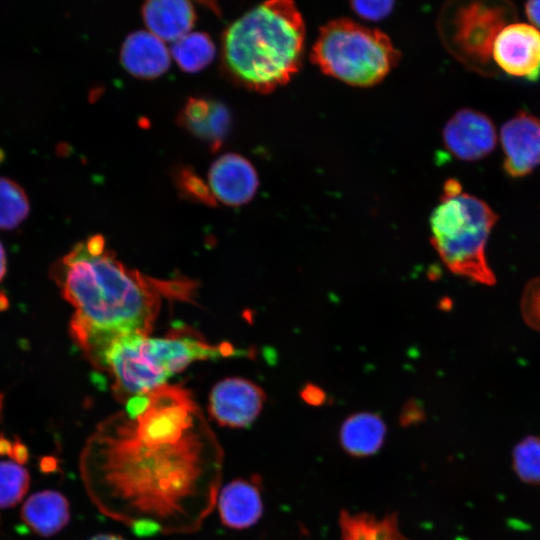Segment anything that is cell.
Returning <instances> with one entry per match:
<instances>
[{"label":"cell","instance_id":"1","mask_svg":"<svg viewBox=\"0 0 540 540\" xmlns=\"http://www.w3.org/2000/svg\"><path fill=\"white\" fill-rule=\"evenodd\" d=\"M222 449L190 393L162 385L144 408L101 423L80 471L88 495L137 536L191 532L217 501Z\"/></svg>","mask_w":540,"mask_h":540},{"label":"cell","instance_id":"2","mask_svg":"<svg viewBox=\"0 0 540 540\" xmlns=\"http://www.w3.org/2000/svg\"><path fill=\"white\" fill-rule=\"evenodd\" d=\"M52 275L75 309L70 331L88 357L119 336L149 335L164 293L186 296L189 290L188 284L156 281L127 268L101 235L78 243Z\"/></svg>","mask_w":540,"mask_h":540},{"label":"cell","instance_id":"3","mask_svg":"<svg viewBox=\"0 0 540 540\" xmlns=\"http://www.w3.org/2000/svg\"><path fill=\"white\" fill-rule=\"evenodd\" d=\"M305 23L294 2L267 1L236 19L223 37L227 71L242 86L268 93L287 83L302 62Z\"/></svg>","mask_w":540,"mask_h":540},{"label":"cell","instance_id":"4","mask_svg":"<svg viewBox=\"0 0 540 540\" xmlns=\"http://www.w3.org/2000/svg\"><path fill=\"white\" fill-rule=\"evenodd\" d=\"M229 344L212 345L195 332L179 328L164 337L145 334L119 336L89 358L112 379L119 400L147 394L197 360L234 355Z\"/></svg>","mask_w":540,"mask_h":540},{"label":"cell","instance_id":"5","mask_svg":"<svg viewBox=\"0 0 540 540\" xmlns=\"http://www.w3.org/2000/svg\"><path fill=\"white\" fill-rule=\"evenodd\" d=\"M497 219L485 202L462 192L459 182L445 183L430 217L431 243L452 273L484 285L495 283L485 248Z\"/></svg>","mask_w":540,"mask_h":540},{"label":"cell","instance_id":"6","mask_svg":"<svg viewBox=\"0 0 540 540\" xmlns=\"http://www.w3.org/2000/svg\"><path fill=\"white\" fill-rule=\"evenodd\" d=\"M399 57L386 34L347 18L325 24L311 51L312 61L323 73L358 87L379 83Z\"/></svg>","mask_w":540,"mask_h":540},{"label":"cell","instance_id":"7","mask_svg":"<svg viewBox=\"0 0 540 540\" xmlns=\"http://www.w3.org/2000/svg\"><path fill=\"white\" fill-rule=\"evenodd\" d=\"M507 19V7L473 2L459 7L450 18L443 20L442 32L452 52L461 60L486 64Z\"/></svg>","mask_w":540,"mask_h":540},{"label":"cell","instance_id":"8","mask_svg":"<svg viewBox=\"0 0 540 540\" xmlns=\"http://www.w3.org/2000/svg\"><path fill=\"white\" fill-rule=\"evenodd\" d=\"M265 400L261 387L247 379L231 377L213 387L208 410L222 426L246 428L258 417Z\"/></svg>","mask_w":540,"mask_h":540},{"label":"cell","instance_id":"9","mask_svg":"<svg viewBox=\"0 0 540 540\" xmlns=\"http://www.w3.org/2000/svg\"><path fill=\"white\" fill-rule=\"evenodd\" d=\"M492 57L505 72L536 80L540 75V31L525 23L506 25L494 41Z\"/></svg>","mask_w":540,"mask_h":540},{"label":"cell","instance_id":"10","mask_svg":"<svg viewBox=\"0 0 540 540\" xmlns=\"http://www.w3.org/2000/svg\"><path fill=\"white\" fill-rule=\"evenodd\" d=\"M445 147L458 159L479 160L496 146V131L491 120L471 109L457 111L443 129Z\"/></svg>","mask_w":540,"mask_h":540},{"label":"cell","instance_id":"11","mask_svg":"<svg viewBox=\"0 0 540 540\" xmlns=\"http://www.w3.org/2000/svg\"><path fill=\"white\" fill-rule=\"evenodd\" d=\"M504 169L512 177H522L540 164V120L520 112L501 128Z\"/></svg>","mask_w":540,"mask_h":540},{"label":"cell","instance_id":"12","mask_svg":"<svg viewBox=\"0 0 540 540\" xmlns=\"http://www.w3.org/2000/svg\"><path fill=\"white\" fill-rule=\"evenodd\" d=\"M208 181L214 199L229 206L249 202L259 186L253 165L235 153L224 154L212 164Z\"/></svg>","mask_w":540,"mask_h":540},{"label":"cell","instance_id":"13","mask_svg":"<svg viewBox=\"0 0 540 540\" xmlns=\"http://www.w3.org/2000/svg\"><path fill=\"white\" fill-rule=\"evenodd\" d=\"M121 62L132 75L155 78L170 66V53L164 42L150 31H136L125 39Z\"/></svg>","mask_w":540,"mask_h":540},{"label":"cell","instance_id":"14","mask_svg":"<svg viewBox=\"0 0 540 540\" xmlns=\"http://www.w3.org/2000/svg\"><path fill=\"white\" fill-rule=\"evenodd\" d=\"M218 510L222 523L229 528L244 529L254 525L263 511L259 489L242 479L228 483L219 494Z\"/></svg>","mask_w":540,"mask_h":540},{"label":"cell","instance_id":"15","mask_svg":"<svg viewBox=\"0 0 540 540\" xmlns=\"http://www.w3.org/2000/svg\"><path fill=\"white\" fill-rule=\"evenodd\" d=\"M149 31L162 41H177L195 22L194 8L184 0H151L142 8Z\"/></svg>","mask_w":540,"mask_h":540},{"label":"cell","instance_id":"16","mask_svg":"<svg viewBox=\"0 0 540 540\" xmlns=\"http://www.w3.org/2000/svg\"><path fill=\"white\" fill-rule=\"evenodd\" d=\"M21 518L35 533L45 537L52 536L68 523L69 504L57 491H40L25 501Z\"/></svg>","mask_w":540,"mask_h":540},{"label":"cell","instance_id":"17","mask_svg":"<svg viewBox=\"0 0 540 540\" xmlns=\"http://www.w3.org/2000/svg\"><path fill=\"white\" fill-rule=\"evenodd\" d=\"M386 426L381 417L371 412H360L348 417L340 429V441L352 456L375 454L382 446Z\"/></svg>","mask_w":540,"mask_h":540},{"label":"cell","instance_id":"18","mask_svg":"<svg viewBox=\"0 0 540 540\" xmlns=\"http://www.w3.org/2000/svg\"><path fill=\"white\" fill-rule=\"evenodd\" d=\"M341 540H406L400 533L395 514L382 519L368 513L341 512Z\"/></svg>","mask_w":540,"mask_h":540},{"label":"cell","instance_id":"19","mask_svg":"<svg viewBox=\"0 0 540 540\" xmlns=\"http://www.w3.org/2000/svg\"><path fill=\"white\" fill-rule=\"evenodd\" d=\"M171 54L183 71L198 72L213 60L215 46L207 34L190 32L173 43Z\"/></svg>","mask_w":540,"mask_h":540},{"label":"cell","instance_id":"20","mask_svg":"<svg viewBox=\"0 0 540 540\" xmlns=\"http://www.w3.org/2000/svg\"><path fill=\"white\" fill-rule=\"evenodd\" d=\"M24 190L14 181L0 177V229L16 227L28 214Z\"/></svg>","mask_w":540,"mask_h":540},{"label":"cell","instance_id":"21","mask_svg":"<svg viewBox=\"0 0 540 540\" xmlns=\"http://www.w3.org/2000/svg\"><path fill=\"white\" fill-rule=\"evenodd\" d=\"M28 471L15 462H0V507L18 504L29 488Z\"/></svg>","mask_w":540,"mask_h":540},{"label":"cell","instance_id":"22","mask_svg":"<svg viewBox=\"0 0 540 540\" xmlns=\"http://www.w3.org/2000/svg\"><path fill=\"white\" fill-rule=\"evenodd\" d=\"M513 466L522 481L540 484V437L528 436L515 446Z\"/></svg>","mask_w":540,"mask_h":540},{"label":"cell","instance_id":"23","mask_svg":"<svg viewBox=\"0 0 540 540\" xmlns=\"http://www.w3.org/2000/svg\"><path fill=\"white\" fill-rule=\"evenodd\" d=\"M230 122L227 108L219 103H213L209 115L199 125L191 129L198 136H202L213 142L219 140L225 135Z\"/></svg>","mask_w":540,"mask_h":540},{"label":"cell","instance_id":"24","mask_svg":"<svg viewBox=\"0 0 540 540\" xmlns=\"http://www.w3.org/2000/svg\"><path fill=\"white\" fill-rule=\"evenodd\" d=\"M521 312L524 321L540 332V277L525 286L521 299Z\"/></svg>","mask_w":540,"mask_h":540},{"label":"cell","instance_id":"25","mask_svg":"<svg viewBox=\"0 0 540 540\" xmlns=\"http://www.w3.org/2000/svg\"><path fill=\"white\" fill-rule=\"evenodd\" d=\"M179 184L181 190L189 197L209 205L215 204L216 200L214 199L209 186L190 171H181L179 175Z\"/></svg>","mask_w":540,"mask_h":540},{"label":"cell","instance_id":"26","mask_svg":"<svg viewBox=\"0 0 540 540\" xmlns=\"http://www.w3.org/2000/svg\"><path fill=\"white\" fill-rule=\"evenodd\" d=\"M393 1H353L352 10L360 17L378 21L387 17L394 7Z\"/></svg>","mask_w":540,"mask_h":540},{"label":"cell","instance_id":"27","mask_svg":"<svg viewBox=\"0 0 540 540\" xmlns=\"http://www.w3.org/2000/svg\"><path fill=\"white\" fill-rule=\"evenodd\" d=\"M301 397L306 403L313 406L321 405L326 398L324 391L314 384L305 385L301 390Z\"/></svg>","mask_w":540,"mask_h":540},{"label":"cell","instance_id":"28","mask_svg":"<svg viewBox=\"0 0 540 540\" xmlns=\"http://www.w3.org/2000/svg\"><path fill=\"white\" fill-rule=\"evenodd\" d=\"M9 456L17 464H24L28 460V450L27 447L19 440L16 439L12 442V447Z\"/></svg>","mask_w":540,"mask_h":540},{"label":"cell","instance_id":"29","mask_svg":"<svg viewBox=\"0 0 540 540\" xmlns=\"http://www.w3.org/2000/svg\"><path fill=\"white\" fill-rule=\"evenodd\" d=\"M527 17L534 25L540 28V1H530L525 6Z\"/></svg>","mask_w":540,"mask_h":540},{"label":"cell","instance_id":"30","mask_svg":"<svg viewBox=\"0 0 540 540\" xmlns=\"http://www.w3.org/2000/svg\"><path fill=\"white\" fill-rule=\"evenodd\" d=\"M12 442H10L3 435L0 436V455L10 454Z\"/></svg>","mask_w":540,"mask_h":540},{"label":"cell","instance_id":"31","mask_svg":"<svg viewBox=\"0 0 540 540\" xmlns=\"http://www.w3.org/2000/svg\"><path fill=\"white\" fill-rule=\"evenodd\" d=\"M6 272V256L2 244L0 243V280Z\"/></svg>","mask_w":540,"mask_h":540},{"label":"cell","instance_id":"32","mask_svg":"<svg viewBox=\"0 0 540 540\" xmlns=\"http://www.w3.org/2000/svg\"><path fill=\"white\" fill-rule=\"evenodd\" d=\"M40 467H41L42 471H51L55 467V462H54L53 458H50V457L43 458L41 460Z\"/></svg>","mask_w":540,"mask_h":540},{"label":"cell","instance_id":"33","mask_svg":"<svg viewBox=\"0 0 540 540\" xmlns=\"http://www.w3.org/2000/svg\"><path fill=\"white\" fill-rule=\"evenodd\" d=\"M89 540H125L122 537L118 535H112V534H99L96 535Z\"/></svg>","mask_w":540,"mask_h":540}]
</instances>
